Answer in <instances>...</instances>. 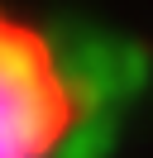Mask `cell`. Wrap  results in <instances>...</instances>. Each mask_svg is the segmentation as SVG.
Masks as SVG:
<instances>
[{"label":"cell","mask_w":153,"mask_h":158,"mask_svg":"<svg viewBox=\"0 0 153 158\" xmlns=\"http://www.w3.org/2000/svg\"><path fill=\"white\" fill-rule=\"evenodd\" d=\"M81 120V91L53 39L0 5V158H57Z\"/></svg>","instance_id":"obj_1"}]
</instances>
